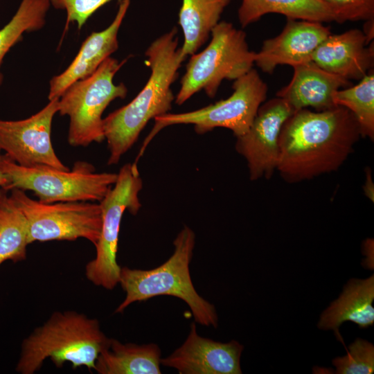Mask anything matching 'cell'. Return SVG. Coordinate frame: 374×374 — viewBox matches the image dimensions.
Returning <instances> with one entry per match:
<instances>
[{
	"mask_svg": "<svg viewBox=\"0 0 374 374\" xmlns=\"http://www.w3.org/2000/svg\"><path fill=\"white\" fill-rule=\"evenodd\" d=\"M231 0H182L179 24L184 33L182 54L193 55L207 41Z\"/></svg>",
	"mask_w": 374,
	"mask_h": 374,
	"instance_id": "20",
	"label": "cell"
},
{
	"mask_svg": "<svg viewBox=\"0 0 374 374\" xmlns=\"http://www.w3.org/2000/svg\"><path fill=\"white\" fill-rule=\"evenodd\" d=\"M145 55L151 69L145 85L130 103L103 118L109 166L118 163L149 121L168 113L172 108L175 97L171 85L186 57L178 48L177 28H172L152 42Z\"/></svg>",
	"mask_w": 374,
	"mask_h": 374,
	"instance_id": "2",
	"label": "cell"
},
{
	"mask_svg": "<svg viewBox=\"0 0 374 374\" xmlns=\"http://www.w3.org/2000/svg\"><path fill=\"white\" fill-rule=\"evenodd\" d=\"M233 93L227 98L192 112L157 116L135 161H139L151 140L163 128L178 124H192L199 134L216 127H224L238 137L251 126L260 106L265 101L267 85L258 71L251 69L234 80Z\"/></svg>",
	"mask_w": 374,
	"mask_h": 374,
	"instance_id": "8",
	"label": "cell"
},
{
	"mask_svg": "<svg viewBox=\"0 0 374 374\" xmlns=\"http://www.w3.org/2000/svg\"><path fill=\"white\" fill-rule=\"evenodd\" d=\"M0 1H1V0H0Z\"/></svg>",
	"mask_w": 374,
	"mask_h": 374,
	"instance_id": "30",
	"label": "cell"
},
{
	"mask_svg": "<svg viewBox=\"0 0 374 374\" xmlns=\"http://www.w3.org/2000/svg\"><path fill=\"white\" fill-rule=\"evenodd\" d=\"M363 30L350 29L327 37L314 51L311 61L348 80H361L373 69V42L369 46Z\"/></svg>",
	"mask_w": 374,
	"mask_h": 374,
	"instance_id": "16",
	"label": "cell"
},
{
	"mask_svg": "<svg viewBox=\"0 0 374 374\" xmlns=\"http://www.w3.org/2000/svg\"><path fill=\"white\" fill-rule=\"evenodd\" d=\"M51 8L49 0H21L10 21L0 29V86L3 80L1 65L6 55L26 33L41 30Z\"/></svg>",
	"mask_w": 374,
	"mask_h": 374,
	"instance_id": "23",
	"label": "cell"
},
{
	"mask_svg": "<svg viewBox=\"0 0 374 374\" xmlns=\"http://www.w3.org/2000/svg\"><path fill=\"white\" fill-rule=\"evenodd\" d=\"M332 12L335 21L374 19V0H318Z\"/></svg>",
	"mask_w": 374,
	"mask_h": 374,
	"instance_id": "26",
	"label": "cell"
},
{
	"mask_svg": "<svg viewBox=\"0 0 374 374\" xmlns=\"http://www.w3.org/2000/svg\"><path fill=\"white\" fill-rule=\"evenodd\" d=\"M335 373L370 374L374 371V346L362 339H357L348 347V353L332 360Z\"/></svg>",
	"mask_w": 374,
	"mask_h": 374,
	"instance_id": "25",
	"label": "cell"
},
{
	"mask_svg": "<svg viewBox=\"0 0 374 374\" xmlns=\"http://www.w3.org/2000/svg\"><path fill=\"white\" fill-rule=\"evenodd\" d=\"M10 195L26 220L29 244L82 238L96 244L102 226L99 202L43 203L17 188L10 190Z\"/></svg>",
	"mask_w": 374,
	"mask_h": 374,
	"instance_id": "10",
	"label": "cell"
},
{
	"mask_svg": "<svg viewBox=\"0 0 374 374\" xmlns=\"http://www.w3.org/2000/svg\"><path fill=\"white\" fill-rule=\"evenodd\" d=\"M8 192L0 187V265L25 260L29 244L26 220Z\"/></svg>",
	"mask_w": 374,
	"mask_h": 374,
	"instance_id": "22",
	"label": "cell"
},
{
	"mask_svg": "<svg viewBox=\"0 0 374 374\" xmlns=\"http://www.w3.org/2000/svg\"><path fill=\"white\" fill-rule=\"evenodd\" d=\"M1 154V151H0ZM8 181L6 176L0 170V187H5L7 185Z\"/></svg>",
	"mask_w": 374,
	"mask_h": 374,
	"instance_id": "29",
	"label": "cell"
},
{
	"mask_svg": "<svg viewBox=\"0 0 374 374\" xmlns=\"http://www.w3.org/2000/svg\"><path fill=\"white\" fill-rule=\"evenodd\" d=\"M269 13L283 15L287 19L335 21L330 10L318 0H242L238 17L244 28Z\"/></svg>",
	"mask_w": 374,
	"mask_h": 374,
	"instance_id": "21",
	"label": "cell"
},
{
	"mask_svg": "<svg viewBox=\"0 0 374 374\" xmlns=\"http://www.w3.org/2000/svg\"><path fill=\"white\" fill-rule=\"evenodd\" d=\"M126 61L107 58L92 74L73 83L60 97L57 113L69 118L70 145L86 147L105 140L103 114L112 101L123 99L127 93L123 83L113 82Z\"/></svg>",
	"mask_w": 374,
	"mask_h": 374,
	"instance_id": "7",
	"label": "cell"
},
{
	"mask_svg": "<svg viewBox=\"0 0 374 374\" xmlns=\"http://www.w3.org/2000/svg\"><path fill=\"white\" fill-rule=\"evenodd\" d=\"M161 349L155 344H123L109 338L96 361L99 374H160Z\"/></svg>",
	"mask_w": 374,
	"mask_h": 374,
	"instance_id": "19",
	"label": "cell"
},
{
	"mask_svg": "<svg viewBox=\"0 0 374 374\" xmlns=\"http://www.w3.org/2000/svg\"><path fill=\"white\" fill-rule=\"evenodd\" d=\"M59 98L48 100L38 112L21 120L0 119V151L22 166H44L67 170L57 156L51 139Z\"/></svg>",
	"mask_w": 374,
	"mask_h": 374,
	"instance_id": "11",
	"label": "cell"
},
{
	"mask_svg": "<svg viewBox=\"0 0 374 374\" xmlns=\"http://www.w3.org/2000/svg\"><path fill=\"white\" fill-rule=\"evenodd\" d=\"M374 276L366 279H351L339 297L322 313L318 327L333 330L337 333L341 324L352 321L360 328L374 323Z\"/></svg>",
	"mask_w": 374,
	"mask_h": 374,
	"instance_id": "18",
	"label": "cell"
},
{
	"mask_svg": "<svg viewBox=\"0 0 374 374\" xmlns=\"http://www.w3.org/2000/svg\"><path fill=\"white\" fill-rule=\"evenodd\" d=\"M109 341L99 321L75 311L55 312L21 344L16 371L33 374L49 359L57 368L71 362L73 368L94 371L96 361Z\"/></svg>",
	"mask_w": 374,
	"mask_h": 374,
	"instance_id": "3",
	"label": "cell"
},
{
	"mask_svg": "<svg viewBox=\"0 0 374 374\" xmlns=\"http://www.w3.org/2000/svg\"><path fill=\"white\" fill-rule=\"evenodd\" d=\"M130 5V0L119 2L112 22L105 29L92 32L82 42L80 50L68 67L53 76L49 82L48 100L60 98L75 82L92 74L118 48V33Z\"/></svg>",
	"mask_w": 374,
	"mask_h": 374,
	"instance_id": "15",
	"label": "cell"
},
{
	"mask_svg": "<svg viewBox=\"0 0 374 374\" xmlns=\"http://www.w3.org/2000/svg\"><path fill=\"white\" fill-rule=\"evenodd\" d=\"M366 179L364 184L363 186V190L365 195L371 200L372 202L374 201V184L372 179L371 170L369 168H366Z\"/></svg>",
	"mask_w": 374,
	"mask_h": 374,
	"instance_id": "28",
	"label": "cell"
},
{
	"mask_svg": "<svg viewBox=\"0 0 374 374\" xmlns=\"http://www.w3.org/2000/svg\"><path fill=\"white\" fill-rule=\"evenodd\" d=\"M195 244V233L185 226L173 241L172 255L162 265L149 270L121 267L119 283L126 296L115 313L123 312L134 302L168 295L183 300L195 322L216 328L218 318L215 306L197 292L190 278L189 264Z\"/></svg>",
	"mask_w": 374,
	"mask_h": 374,
	"instance_id": "4",
	"label": "cell"
},
{
	"mask_svg": "<svg viewBox=\"0 0 374 374\" xmlns=\"http://www.w3.org/2000/svg\"><path fill=\"white\" fill-rule=\"evenodd\" d=\"M361 137L355 116L344 107L297 110L281 129L276 170L288 183L337 170Z\"/></svg>",
	"mask_w": 374,
	"mask_h": 374,
	"instance_id": "1",
	"label": "cell"
},
{
	"mask_svg": "<svg viewBox=\"0 0 374 374\" xmlns=\"http://www.w3.org/2000/svg\"><path fill=\"white\" fill-rule=\"evenodd\" d=\"M143 188L137 163H127L117 174L115 184L99 202L102 226L95 245L96 257L85 266L87 278L96 286L113 290L120 280L121 267L116 261L122 217L125 211L135 215L141 207L139 194Z\"/></svg>",
	"mask_w": 374,
	"mask_h": 374,
	"instance_id": "9",
	"label": "cell"
},
{
	"mask_svg": "<svg viewBox=\"0 0 374 374\" xmlns=\"http://www.w3.org/2000/svg\"><path fill=\"white\" fill-rule=\"evenodd\" d=\"M211 35L208 45L202 52L193 54L186 65L175 98L177 105L201 90L213 98L224 80L239 78L255 64L256 53L249 50L245 33L231 23L219 21Z\"/></svg>",
	"mask_w": 374,
	"mask_h": 374,
	"instance_id": "6",
	"label": "cell"
},
{
	"mask_svg": "<svg viewBox=\"0 0 374 374\" xmlns=\"http://www.w3.org/2000/svg\"><path fill=\"white\" fill-rule=\"evenodd\" d=\"M293 112L281 98L276 96L265 101L247 132L236 137L235 150L246 159L251 180L269 179L277 169L279 136Z\"/></svg>",
	"mask_w": 374,
	"mask_h": 374,
	"instance_id": "12",
	"label": "cell"
},
{
	"mask_svg": "<svg viewBox=\"0 0 374 374\" xmlns=\"http://www.w3.org/2000/svg\"><path fill=\"white\" fill-rule=\"evenodd\" d=\"M0 170L7 178L5 189L30 190L43 203L100 202L117 179L116 173L96 172L92 164L84 161L64 170L44 166H22L5 154H0Z\"/></svg>",
	"mask_w": 374,
	"mask_h": 374,
	"instance_id": "5",
	"label": "cell"
},
{
	"mask_svg": "<svg viewBox=\"0 0 374 374\" xmlns=\"http://www.w3.org/2000/svg\"><path fill=\"white\" fill-rule=\"evenodd\" d=\"M243 348L234 340L221 343L199 336L193 322L184 344L161 359V364L174 368L180 374H240Z\"/></svg>",
	"mask_w": 374,
	"mask_h": 374,
	"instance_id": "13",
	"label": "cell"
},
{
	"mask_svg": "<svg viewBox=\"0 0 374 374\" xmlns=\"http://www.w3.org/2000/svg\"><path fill=\"white\" fill-rule=\"evenodd\" d=\"M330 34V28L321 22L287 19L280 33L265 40L256 53L255 64L271 73L279 65L294 66L311 61L314 51Z\"/></svg>",
	"mask_w": 374,
	"mask_h": 374,
	"instance_id": "14",
	"label": "cell"
},
{
	"mask_svg": "<svg viewBox=\"0 0 374 374\" xmlns=\"http://www.w3.org/2000/svg\"><path fill=\"white\" fill-rule=\"evenodd\" d=\"M336 106L347 109L355 118L362 137L374 139V72L371 69L358 84L336 91Z\"/></svg>",
	"mask_w": 374,
	"mask_h": 374,
	"instance_id": "24",
	"label": "cell"
},
{
	"mask_svg": "<svg viewBox=\"0 0 374 374\" xmlns=\"http://www.w3.org/2000/svg\"><path fill=\"white\" fill-rule=\"evenodd\" d=\"M292 67L290 82L276 96L285 100L294 112L310 107L318 112L334 108L337 107L332 100L334 93L352 85L350 80L326 71L312 61Z\"/></svg>",
	"mask_w": 374,
	"mask_h": 374,
	"instance_id": "17",
	"label": "cell"
},
{
	"mask_svg": "<svg viewBox=\"0 0 374 374\" xmlns=\"http://www.w3.org/2000/svg\"><path fill=\"white\" fill-rule=\"evenodd\" d=\"M112 1L122 0H49L51 6L66 12L64 31L72 23H75L80 30L98 9Z\"/></svg>",
	"mask_w": 374,
	"mask_h": 374,
	"instance_id": "27",
	"label": "cell"
}]
</instances>
